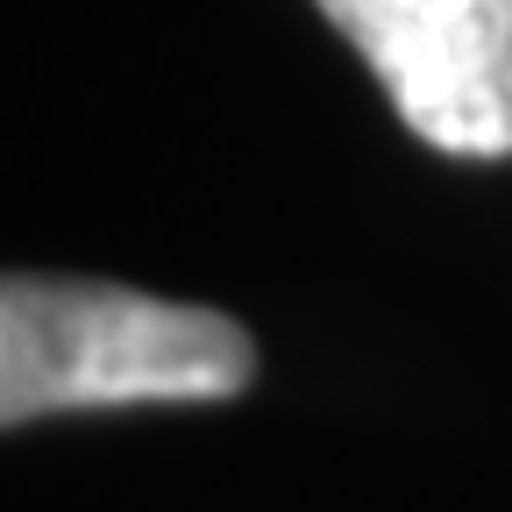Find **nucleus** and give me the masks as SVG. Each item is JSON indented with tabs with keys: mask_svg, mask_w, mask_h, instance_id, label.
<instances>
[{
	"mask_svg": "<svg viewBox=\"0 0 512 512\" xmlns=\"http://www.w3.org/2000/svg\"><path fill=\"white\" fill-rule=\"evenodd\" d=\"M256 377V342L214 306L150 299L107 278H8L0 292V420L86 406L235 399Z\"/></svg>",
	"mask_w": 512,
	"mask_h": 512,
	"instance_id": "nucleus-1",
	"label": "nucleus"
},
{
	"mask_svg": "<svg viewBox=\"0 0 512 512\" xmlns=\"http://www.w3.org/2000/svg\"><path fill=\"white\" fill-rule=\"evenodd\" d=\"M448 157H512V0H313Z\"/></svg>",
	"mask_w": 512,
	"mask_h": 512,
	"instance_id": "nucleus-2",
	"label": "nucleus"
}]
</instances>
